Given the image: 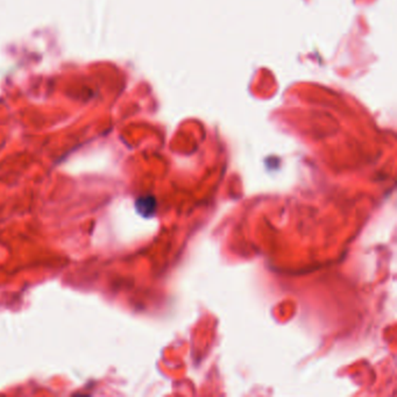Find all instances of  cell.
Masks as SVG:
<instances>
[{"label": "cell", "instance_id": "obj_1", "mask_svg": "<svg viewBox=\"0 0 397 397\" xmlns=\"http://www.w3.org/2000/svg\"><path fill=\"white\" fill-rule=\"evenodd\" d=\"M135 206H137V210L140 215L143 217H150L156 211V199L150 195L142 196V197L137 199Z\"/></svg>", "mask_w": 397, "mask_h": 397}]
</instances>
